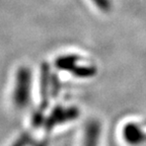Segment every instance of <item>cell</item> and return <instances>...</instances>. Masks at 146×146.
Listing matches in <instances>:
<instances>
[{
	"instance_id": "obj_4",
	"label": "cell",
	"mask_w": 146,
	"mask_h": 146,
	"mask_svg": "<svg viewBox=\"0 0 146 146\" xmlns=\"http://www.w3.org/2000/svg\"><path fill=\"white\" fill-rule=\"evenodd\" d=\"M102 127L98 121H90L86 124L83 133L82 146H100Z\"/></svg>"
},
{
	"instance_id": "obj_6",
	"label": "cell",
	"mask_w": 146,
	"mask_h": 146,
	"mask_svg": "<svg viewBox=\"0 0 146 146\" xmlns=\"http://www.w3.org/2000/svg\"><path fill=\"white\" fill-rule=\"evenodd\" d=\"M91 1L102 11L108 12L111 9V7H112V4H111L110 0H91Z\"/></svg>"
},
{
	"instance_id": "obj_5",
	"label": "cell",
	"mask_w": 146,
	"mask_h": 146,
	"mask_svg": "<svg viewBox=\"0 0 146 146\" xmlns=\"http://www.w3.org/2000/svg\"><path fill=\"white\" fill-rule=\"evenodd\" d=\"M81 61L82 58L78 55H65V56H60L56 59L55 66L60 70H66L71 72Z\"/></svg>"
},
{
	"instance_id": "obj_1",
	"label": "cell",
	"mask_w": 146,
	"mask_h": 146,
	"mask_svg": "<svg viewBox=\"0 0 146 146\" xmlns=\"http://www.w3.org/2000/svg\"><path fill=\"white\" fill-rule=\"evenodd\" d=\"M32 96V71L29 67L18 68L14 79L12 100L15 108L23 110L29 107Z\"/></svg>"
},
{
	"instance_id": "obj_3",
	"label": "cell",
	"mask_w": 146,
	"mask_h": 146,
	"mask_svg": "<svg viewBox=\"0 0 146 146\" xmlns=\"http://www.w3.org/2000/svg\"><path fill=\"white\" fill-rule=\"evenodd\" d=\"M144 124L128 123L123 129V137L125 141L131 146H137L146 142V132Z\"/></svg>"
},
{
	"instance_id": "obj_2",
	"label": "cell",
	"mask_w": 146,
	"mask_h": 146,
	"mask_svg": "<svg viewBox=\"0 0 146 146\" xmlns=\"http://www.w3.org/2000/svg\"><path fill=\"white\" fill-rule=\"evenodd\" d=\"M79 115V111L74 107L65 108L62 106L56 107L44 121L45 128L48 131L52 130L56 126L75 120Z\"/></svg>"
}]
</instances>
